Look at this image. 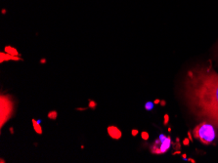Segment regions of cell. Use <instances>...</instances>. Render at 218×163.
Here are the masks:
<instances>
[{
  "label": "cell",
  "instance_id": "cell-4",
  "mask_svg": "<svg viewBox=\"0 0 218 163\" xmlns=\"http://www.w3.org/2000/svg\"><path fill=\"white\" fill-rule=\"evenodd\" d=\"M161 140V145H160V153L163 154L165 153L166 151L170 149V146L172 144L171 142V138L170 136H165L163 134H160V137H158Z\"/></svg>",
  "mask_w": 218,
  "mask_h": 163
},
{
  "label": "cell",
  "instance_id": "cell-1",
  "mask_svg": "<svg viewBox=\"0 0 218 163\" xmlns=\"http://www.w3.org/2000/svg\"><path fill=\"white\" fill-rule=\"evenodd\" d=\"M184 95L194 114L218 128V73L211 66H195L188 71Z\"/></svg>",
  "mask_w": 218,
  "mask_h": 163
},
{
  "label": "cell",
  "instance_id": "cell-13",
  "mask_svg": "<svg viewBox=\"0 0 218 163\" xmlns=\"http://www.w3.org/2000/svg\"><path fill=\"white\" fill-rule=\"evenodd\" d=\"M88 107L90 108H96V107H97V103L95 102V101H93V100H89V105H88Z\"/></svg>",
  "mask_w": 218,
  "mask_h": 163
},
{
  "label": "cell",
  "instance_id": "cell-19",
  "mask_svg": "<svg viewBox=\"0 0 218 163\" xmlns=\"http://www.w3.org/2000/svg\"><path fill=\"white\" fill-rule=\"evenodd\" d=\"M166 105V102L165 100H162V101H160V105L161 107H165V105Z\"/></svg>",
  "mask_w": 218,
  "mask_h": 163
},
{
  "label": "cell",
  "instance_id": "cell-23",
  "mask_svg": "<svg viewBox=\"0 0 218 163\" xmlns=\"http://www.w3.org/2000/svg\"><path fill=\"white\" fill-rule=\"evenodd\" d=\"M76 110H85L86 108H77Z\"/></svg>",
  "mask_w": 218,
  "mask_h": 163
},
{
  "label": "cell",
  "instance_id": "cell-25",
  "mask_svg": "<svg viewBox=\"0 0 218 163\" xmlns=\"http://www.w3.org/2000/svg\"><path fill=\"white\" fill-rule=\"evenodd\" d=\"M10 133H11V134H13V133H14V129H13L12 127L10 128Z\"/></svg>",
  "mask_w": 218,
  "mask_h": 163
},
{
  "label": "cell",
  "instance_id": "cell-18",
  "mask_svg": "<svg viewBox=\"0 0 218 163\" xmlns=\"http://www.w3.org/2000/svg\"><path fill=\"white\" fill-rule=\"evenodd\" d=\"M174 146H175L174 147H175V149H176V151H177V149H179V151H180V149H181V145H180V143H179V142H176V144H174Z\"/></svg>",
  "mask_w": 218,
  "mask_h": 163
},
{
  "label": "cell",
  "instance_id": "cell-7",
  "mask_svg": "<svg viewBox=\"0 0 218 163\" xmlns=\"http://www.w3.org/2000/svg\"><path fill=\"white\" fill-rule=\"evenodd\" d=\"M14 56L10 55V54L6 53V52H1L0 53V63H3L5 61H13Z\"/></svg>",
  "mask_w": 218,
  "mask_h": 163
},
{
  "label": "cell",
  "instance_id": "cell-6",
  "mask_svg": "<svg viewBox=\"0 0 218 163\" xmlns=\"http://www.w3.org/2000/svg\"><path fill=\"white\" fill-rule=\"evenodd\" d=\"M160 145H161V140L158 138L154 142V144L150 147L151 152L153 154H161L160 153Z\"/></svg>",
  "mask_w": 218,
  "mask_h": 163
},
{
  "label": "cell",
  "instance_id": "cell-26",
  "mask_svg": "<svg viewBox=\"0 0 218 163\" xmlns=\"http://www.w3.org/2000/svg\"><path fill=\"white\" fill-rule=\"evenodd\" d=\"M168 132H169V133L171 132V128H170V127H168Z\"/></svg>",
  "mask_w": 218,
  "mask_h": 163
},
{
  "label": "cell",
  "instance_id": "cell-5",
  "mask_svg": "<svg viewBox=\"0 0 218 163\" xmlns=\"http://www.w3.org/2000/svg\"><path fill=\"white\" fill-rule=\"evenodd\" d=\"M107 131H108L109 136L114 140H119L122 136L121 131L117 127H115V126H109V127L107 128Z\"/></svg>",
  "mask_w": 218,
  "mask_h": 163
},
{
  "label": "cell",
  "instance_id": "cell-14",
  "mask_svg": "<svg viewBox=\"0 0 218 163\" xmlns=\"http://www.w3.org/2000/svg\"><path fill=\"white\" fill-rule=\"evenodd\" d=\"M169 122V115L166 113V114H165V116H163V123H165V125H166Z\"/></svg>",
  "mask_w": 218,
  "mask_h": 163
},
{
  "label": "cell",
  "instance_id": "cell-10",
  "mask_svg": "<svg viewBox=\"0 0 218 163\" xmlns=\"http://www.w3.org/2000/svg\"><path fill=\"white\" fill-rule=\"evenodd\" d=\"M47 116H48V118H49V119L55 120L56 118H57V116H58V112H56V110H51V112L47 114Z\"/></svg>",
  "mask_w": 218,
  "mask_h": 163
},
{
  "label": "cell",
  "instance_id": "cell-17",
  "mask_svg": "<svg viewBox=\"0 0 218 163\" xmlns=\"http://www.w3.org/2000/svg\"><path fill=\"white\" fill-rule=\"evenodd\" d=\"M131 134L133 137L137 136L138 134H139V130H137V129H133V130H131Z\"/></svg>",
  "mask_w": 218,
  "mask_h": 163
},
{
  "label": "cell",
  "instance_id": "cell-8",
  "mask_svg": "<svg viewBox=\"0 0 218 163\" xmlns=\"http://www.w3.org/2000/svg\"><path fill=\"white\" fill-rule=\"evenodd\" d=\"M32 125L34 128V131L37 134H42V127L40 125V121H36L35 119H32Z\"/></svg>",
  "mask_w": 218,
  "mask_h": 163
},
{
  "label": "cell",
  "instance_id": "cell-3",
  "mask_svg": "<svg viewBox=\"0 0 218 163\" xmlns=\"http://www.w3.org/2000/svg\"><path fill=\"white\" fill-rule=\"evenodd\" d=\"M14 110V103L10 100L9 96L1 95V127L4 122L12 116Z\"/></svg>",
  "mask_w": 218,
  "mask_h": 163
},
{
  "label": "cell",
  "instance_id": "cell-2",
  "mask_svg": "<svg viewBox=\"0 0 218 163\" xmlns=\"http://www.w3.org/2000/svg\"><path fill=\"white\" fill-rule=\"evenodd\" d=\"M192 133H193L195 139L199 140L202 144L206 145V146L212 144L216 138L214 126L207 121H202L199 124H197L192 131Z\"/></svg>",
  "mask_w": 218,
  "mask_h": 163
},
{
  "label": "cell",
  "instance_id": "cell-9",
  "mask_svg": "<svg viewBox=\"0 0 218 163\" xmlns=\"http://www.w3.org/2000/svg\"><path fill=\"white\" fill-rule=\"evenodd\" d=\"M4 50L6 53H8L12 56H19V52H18V50L16 48L12 47V46H6Z\"/></svg>",
  "mask_w": 218,
  "mask_h": 163
},
{
  "label": "cell",
  "instance_id": "cell-24",
  "mask_svg": "<svg viewBox=\"0 0 218 163\" xmlns=\"http://www.w3.org/2000/svg\"><path fill=\"white\" fill-rule=\"evenodd\" d=\"M187 160H189V161H190V162H192V163H195V162H196V161H195L194 159H192V158H188V159H187Z\"/></svg>",
  "mask_w": 218,
  "mask_h": 163
},
{
  "label": "cell",
  "instance_id": "cell-21",
  "mask_svg": "<svg viewBox=\"0 0 218 163\" xmlns=\"http://www.w3.org/2000/svg\"><path fill=\"white\" fill-rule=\"evenodd\" d=\"M182 158H183V159H185V160L188 159V157H187V154H185V153H184V154H182Z\"/></svg>",
  "mask_w": 218,
  "mask_h": 163
},
{
  "label": "cell",
  "instance_id": "cell-16",
  "mask_svg": "<svg viewBox=\"0 0 218 163\" xmlns=\"http://www.w3.org/2000/svg\"><path fill=\"white\" fill-rule=\"evenodd\" d=\"M187 135H188V138L190 139V141H191V142H193L194 141V136H193V133H192V132H188V133H187Z\"/></svg>",
  "mask_w": 218,
  "mask_h": 163
},
{
  "label": "cell",
  "instance_id": "cell-22",
  "mask_svg": "<svg viewBox=\"0 0 218 163\" xmlns=\"http://www.w3.org/2000/svg\"><path fill=\"white\" fill-rule=\"evenodd\" d=\"M40 63H41V64H46V59H41Z\"/></svg>",
  "mask_w": 218,
  "mask_h": 163
},
{
  "label": "cell",
  "instance_id": "cell-11",
  "mask_svg": "<svg viewBox=\"0 0 218 163\" xmlns=\"http://www.w3.org/2000/svg\"><path fill=\"white\" fill-rule=\"evenodd\" d=\"M155 107V103L153 102H147L145 103V110H152Z\"/></svg>",
  "mask_w": 218,
  "mask_h": 163
},
{
  "label": "cell",
  "instance_id": "cell-20",
  "mask_svg": "<svg viewBox=\"0 0 218 163\" xmlns=\"http://www.w3.org/2000/svg\"><path fill=\"white\" fill-rule=\"evenodd\" d=\"M158 103H160V99H156L155 100V105H158Z\"/></svg>",
  "mask_w": 218,
  "mask_h": 163
},
{
  "label": "cell",
  "instance_id": "cell-12",
  "mask_svg": "<svg viewBox=\"0 0 218 163\" xmlns=\"http://www.w3.org/2000/svg\"><path fill=\"white\" fill-rule=\"evenodd\" d=\"M141 138H142L143 140H144V141H148L149 138H150V135H149V133H148V132L143 131L142 133H141Z\"/></svg>",
  "mask_w": 218,
  "mask_h": 163
},
{
  "label": "cell",
  "instance_id": "cell-15",
  "mask_svg": "<svg viewBox=\"0 0 218 163\" xmlns=\"http://www.w3.org/2000/svg\"><path fill=\"white\" fill-rule=\"evenodd\" d=\"M190 143H191V141H190L189 138H185L183 140V146H189Z\"/></svg>",
  "mask_w": 218,
  "mask_h": 163
}]
</instances>
